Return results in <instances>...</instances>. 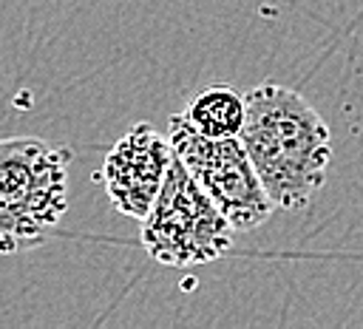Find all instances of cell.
Wrapping results in <instances>:
<instances>
[{
    "mask_svg": "<svg viewBox=\"0 0 363 329\" xmlns=\"http://www.w3.org/2000/svg\"><path fill=\"white\" fill-rule=\"evenodd\" d=\"M241 145L278 210H301L323 187L332 162V133L318 108L272 79L244 94Z\"/></svg>",
    "mask_w": 363,
    "mask_h": 329,
    "instance_id": "1",
    "label": "cell"
},
{
    "mask_svg": "<svg viewBox=\"0 0 363 329\" xmlns=\"http://www.w3.org/2000/svg\"><path fill=\"white\" fill-rule=\"evenodd\" d=\"M71 150L37 136L0 139V252L40 247L68 210Z\"/></svg>",
    "mask_w": 363,
    "mask_h": 329,
    "instance_id": "2",
    "label": "cell"
},
{
    "mask_svg": "<svg viewBox=\"0 0 363 329\" xmlns=\"http://www.w3.org/2000/svg\"><path fill=\"white\" fill-rule=\"evenodd\" d=\"M233 224L173 156L162 190L142 218V247L164 267H196L233 247Z\"/></svg>",
    "mask_w": 363,
    "mask_h": 329,
    "instance_id": "3",
    "label": "cell"
},
{
    "mask_svg": "<svg viewBox=\"0 0 363 329\" xmlns=\"http://www.w3.org/2000/svg\"><path fill=\"white\" fill-rule=\"evenodd\" d=\"M167 139L173 156L216 201L235 233L261 227L278 210L267 196L238 136H204L184 119V113H173L167 119Z\"/></svg>",
    "mask_w": 363,
    "mask_h": 329,
    "instance_id": "4",
    "label": "cell"
},
{
    "mask_svg": "<svg viewBox=\"0 0 363 329\" xmlns=\"http://www.w3.org/2000/svg\"><path fill=\"white\" fill-rule=\"evenodd\" d=\"M170 162V139L147 122L133 125L102 162V184L111 207L119 216L142 221L162 190Z\"/></svg>",
    "mask_w": 363,
    "mask_h": 329,
    "instance_id": "5",
    "label": "cell"
},
{
    "mask_svg": "<svg viewBox=\"0 0 363 329\" xmlns=\"http://www.w3.org/2000/svg\"><path fill=\"white\" fill-rule=\"evenodd\" d=\"M244 113H247V102L235 88L210 85V88L199 91L190 99V105L184 111V119L204 136L227 139V136H238L241 133Z\"/></svg>",
    "mask_w": 363,
    "mask_h": 329,
    "instance_id": "6",
    "label": "cell"
}]
</instances>
